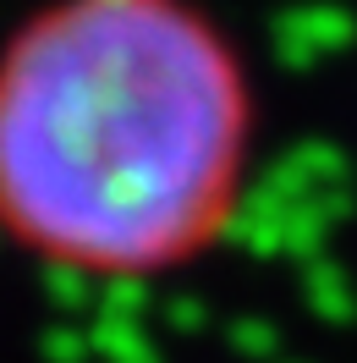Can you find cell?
<instances>
[{"label": "cell", "instance_id": "obj_1", "mask_svg": "<svg viewBox=\"0 0 357 363\" xmlns=\"http://www.w3.org/2000/svg\"><path fill=\"white\" fill-rule=\"evenodd\" d=\"M259 89L203 0H39L0 39V242L83 281L203 264L242 215Z\"/></svg>", "mask_w": 357, "mask_h": 363}]
</instances>
